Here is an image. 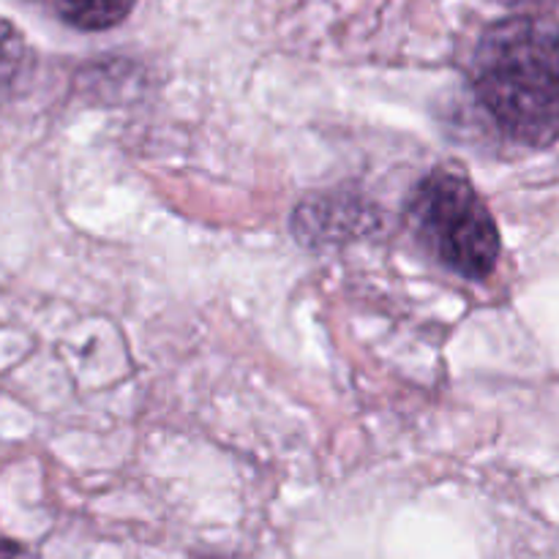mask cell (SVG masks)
<instances>
[{"label":"cell","instance_id":"6da1fadb","mask_svg":"<svg viewBox=\"0 0 559 559\" xmlns=\"http://www.w3.org/2000/svg\"><path fill=\"white\" fill-rule=\"evenodd\" d=\"M469 80L497 129L527 147L559 140V25L546 16H508L484 31Z\"/></svg>","mask_w":559,"mask_h":559},{"label":"cell","instance_id":"7a4b0ae2","mask_svg":"<svg viewBox=\"0 0 559 559\" xmlns=\"http://www.w3.org/2000/svg\"><path fill=\"white\" fill-rule=\"evenodd\" d=\"M409 218L431 254L464 278L491 276L500 260V229L475 186L462 173L437 169L409 202Z\"/></svg>","mask_w":559,"mask_h":559},{"label":"cell","instance_id":"3957f363","mask_svg":"<svg viewBox=\"0 0 559 559\" xmlns=\"http://www.w3.org/2000/svg\"><path fill=\"white\" fill-rule=\"evenodd\" d=\"M52 5L55 14L66 25L85 33H98L120 25L131 14L136 0H52Z\"/></svg>","mask_w":559,"mask_h":559},{"label":"cell","instance_id":"277c9868","mask_svg":"<svg viewBox=\"0 0 559 559\" xmlns=\"http://www.w3.org/2000/svg\"><path fill=\"white\" fill-rule=\"evenodd\" d=\"M25 55V38L20 27L0 16V66H14Z\"/></svg>","mask_w":559,"mask_h":559},{"label":"cell","instance_id":"5b68a950","mask_svg":"<svg viewBox=\"0 0 559 559\" xmlns=\"http://www.w3.org/2000/svg\"><path fill=\"white\" fill-rule=\"evenodd\" d=\"M0 559H38L27 546L16 540H0Z\"/></svg>","mask_w":559,"mask_h":559},{"label":"cell","instance_id":"8992f818","mask_svg":"<svg viewBox=\"0 0 559 559\" xmlns=\"http://www.w3.org/2000/svg\"><path fill=\"white\" fill-rule=\"evenodd\" d=\"M191 559H233V557H224V555H191Z\"/></svg>","mask_w":559,"mask_h":559}]
</instances>
